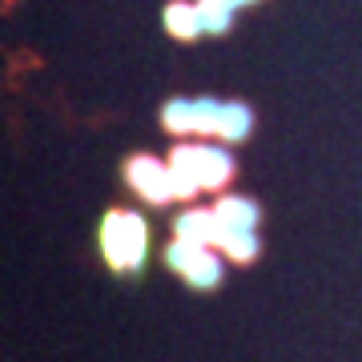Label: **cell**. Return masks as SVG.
<instances>
[{
  "mask_svg": "<svg viewBox=\"0 0 362 362\" xmlns=\"http://www.w3.org/2000/svg\"><path fill=\"white\" fill-rule=\"evenodd\" d=\"M101 254L113 270H141L145 254H149V230L133 209H113L101 221Z\"/></svg>",
  "mask_w": 362,
  "mask_h": 362,
  "instance_id": "cell-1",
  "label": "cell"
},
{
  "mask_svg": "<svg viewBox=\"0 0 362 362\" xmlns=\"http://www.w3.org/2000/svg\"><path fill=\"white\" fill-rule=\"evenodd\" d=\"M214 214H218L221 230H258L262 221L258 202H250V197H221L214 206Z\"/></svg>",
  "mask_w": 362,
  "mask_h": 362,
  "instance_id": "cell-6",
  "label": "cell"
},
{
  "mask_svg": "<svg viewBox=\"0 0 362 362\" xmlns=\"http://www.w3.org/2000/svg\"><path fill=\"white\" fill-rule=\"evenodd\" d=\"M221 101L214 97H194V137H218Z\"/></svg>",
  "mask_w": 362,
  "mask_h": 362,
  "instance_id": "cell-13",
  "label": "cell"
},
{
  "mask_svg": "<svg viewBox=\"0 0 362 362\" xmlns=\"http://www.w3.org/2000/svg\"><path fill=\"white\" fill-rule=\"evenodd\" d=\"M161 125H165L173 137H194V101L189 97H173L161 109Z\"/></svg>",
  "mask_w": 362,
  "mask_h": 362,
  "instance_id": "cell-12",
  "label": "cell"
},
{
  "mask_svg": "<svg viewBox=\"0 0 362 362\" xmlns=\"http://www.w3.org/2000/svg\"><path fill=\"white\" fill-rule=\"evenodd\" d=\"M218 250L230 262H242V266H246V262L258 258V233H254V230H221Z\"/></svg>",
  "mask_w": 362,
  "mask_h": 362,
  "instance_id": "cell-10",
  "label": "cell"
},
{
  "mask_svg": "<svg viewBox=\"0 0 362 362\" xmlns=\"http://www.w3.org/2000/svg\"><path fill=\"white\" fill-rule=\"evenodd\" d=\"M173 238H181V242H194V246H214V250H218L221 221H218V214H214V209L189 206V209H181L177 221H173Z\"/></svg>",
  "mask_w": 362,
  "mask_h": 362,
  "instance_id": "cell-5",
  "label": "cell"
},
{
  "mask_svg": "<svg viewBox=\"0 0 362 362\" xmlns=\"http://www.w3.org/2000/svg\"><path fill=\"white\" fill-rule=\"evenodd\" d=\"M233 173V157L221 145H202V189H221Z\"/></svg>",
  "mask_w": 362,
  "mask_h": 362,
  "instance_id": "cell-9",
  "label": "cell"
},
{
  "mask_svg": "<svg viewBox=\"0 0 362 362\" xmlns=\"http://www.w3.org/2000/svg\"><path fill=\"white\" fill-rule=\"evenodd\" d=\"M165 28L169 37L177 40H197L206 28H202V13H197V4H189V0H173L165 8Z\"/></svg>",
  "mask_w": 362,
  "mask_h": 362,
  "instance_id": "cell-8",
  "label": "cell"
},
{
  "mask_svg": "<svg viewBox=\"0 0 362 362\" xmlns=\"http://www.w3.org/2000/svg\"><path fill=\"white\" fill-rule=\"evenodd\" d=\"M197 13H202V28L209 37H221V33H230L238 4L233 0H197Z\"/></svg>",
  "mask_w": 362,
  "mask_h": 362,
  "instance_id": "cell-11",
  "label": "cell"
},
{
  "mask_svg": "<svg viewBox=\"0 0 362 362\" xmlns=\"http://www.w3.org/2000/svg\"><path fill=\"white\" fill-rule=\"evenodd\" d=\"M169 169H173V194H177V202H194L202 194V145L181 141L169 153Z\"/></svg>",
  "mask_w": 362,
  "mask_h": 362,
  "instance_id": "cell-4",
  "label": "cell"
},
{
  "mask_svg": "<svg viewBox=\"0 0 362 362\" xmlns=\"http://www.w3.org/2000/svg\"><path fill=\"white\" fill-rule=\"evenodd\" d=\"M250 133H254V109L242 101H221V121H218V137L221 141H246Z\"/></svg>",
  "mask_w": 362,
  "mask_h": 362,
  "instance_id": "cell-7",
  "label": "cell"
},
{
  "mask_svg": "<svg viewBox=\"0 0 362 362\" xmlns=\"http://www.w3.org/2000/svg\"><path fill=\"white\" fill-rule=\"evenodd\" d=\"M233 4H238V8H250V4H258V0H233Z\"/></svg>",
  "mask_w": 362,
  "mask_h": 362,
  "instance_id": "cell-14",
  "label": "cell"
},
{
  "mask_svg": "<svg viewBox=\"0 0 362 362\" xmlns=\"http://www.w3.org/2000/svg\"><path fill=\"white\" fill-rule=\"evenodd\" d=\"M125 181H129L133 194L145 197L149 206H169V202H177L169 161H157V157H145V153L129 157V161H125Z\"/></svg>",
  "mask_w": 362,
  "mask_h": 362,
  "instance_id": "cell-3",
  "label": "cell"
},
{
  "mask_svg": "<svg viewBox=\"0 0 362 362\" xmlns=\"http://www.w3.org/2000/svg\"><path fill=\"white\" fill-rule=\"evenodd\" d=\"M165 266L173 274H181V278L194 286V290H214V286L221 282V274H226V266H221V250L194 246V242H181V238H173V242H169Z\"/></svg>",
  "mask_w": 362,
  "mask_h": 362,
  "instance_id": "cell-2",
  "label": "cell"
}]
</instances>
